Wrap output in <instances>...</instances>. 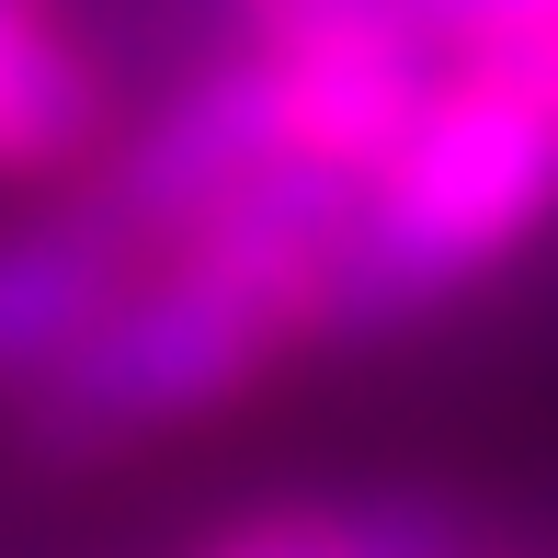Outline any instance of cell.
Segmentation results:
<instances>
[{"mask_svg": "<svg viewBox=\"0 0 558 558\" xmlns=\"http://www.w3.org/2000/svg\"><path fill=\"white\" fill-rule=\"evenodd\" d=\"M353 171L331 160H274L251 194L148 251L114 286V308L81 331L46 388L12 399V434L46 468H125V456L206 434L240 399H263L296 353L331 342V274L353 240Z\"/></svg>", "mask_w": 558, "mask_h": 558, "instance_id": "obj_1", "label": "cell"}, {"mask_svg": "<svg viewBox=\"0 0 558 558\" xmlns=\"http://www.w3.org/2000/svg\"><path fill=\"white\" fill-rule=\"evenodd\" d=\"M558 228V92L501 58H456L399 148L353 194L331 274V342H388L513 274Z\"/></svg>", "mask_w": 558, "mask_h": 558, "instance_id": "obj_2", "label": "cell"}, {"mask_svg": "<svg viewBox=\"0 0 558 558\" xmlns=\"http://www.w3.org/2000/svg\"><path fill=\"white\" fill-rule=\"evenodd\" d=\"M274 160H296V137H286V69H274L263 35L228 23L183 81H160L137 114H114V137H104V160L81 171V194L137 251H171V240H194L228 194H251Z\"/></svg>", "mask_w": 558, "mask_h": 558, "instance_id": "obj_3", "label": "cell"}, {"mask_svg": "<svg viewBox=\"0 0 558 558\" xmlns=\"http://www.w3.org/2000/svg\"><path fill=\"white\" fill-rule=\"evenodd\" d=\"M137 263H148V251L125 240L81 183H58V194H35L23 217H0V411H12L23 388H46V376L81 353V331L114 308V286Z\"/></svg>", "mask_w": 558, "mask_h": 558, "instance_id": "obj_4", "label": "cell"}, {"mask_svg": "<svg viewBox=\"0 0 558 558\" xmlns=\"http://www.w3.org/2000/svg\"><path fill=\"white\" fill-rule=\"evenodd\" d=\"M114 69L81 0H0V194H58L114 137Z\"/></svg>", "mask_w": 558, "mask_h": 558, "instance_id": "obj_5", "label": "cell"}, {"mask_svg": "<svg viewBox=\"0 0 558 558\" xmlns=\"http://www.w3.org/2000/svg\"><path fill=\"white\" fill-rule=\"evenodd\" d=\"M183 558H478V536L434 490H331V501H251L206 524Z\"/></svg>", "mask_w": 558, "mask_h": 558, "instance_id": "obj_6", "label": "cell"}, {"mask_svg": "<svg viewBox=\"0 0 558 558\" xmlns=\"http://www.w3.org/2000/svg\"><path fill=\"white\" fill-rule=\"evenodd\" d=\"M524 12H547V0H228V23L240 35H399V46H422V58H468V46H490V35H513Z\"/></svg>", "mask_w": 558, "mask_h": 558, "instance_id": "obj_7", "label": "cell"}]
</instances>
